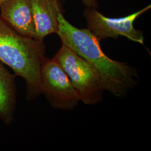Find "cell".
Instances as JSON below:
<instances>
[{
    "label": "cell",
    "instance_id": "1",
    "mask_svg": "<svg viewBox=\"0 0 151 151\" xmlns=\"http://www.w3.org/2000/svg\"><path fill=\"white\" fill-rule=\"evenodd\" d=\"M57 34L62 43L86 60L91 65L104 91L119 98L127 96L138 85L137 70L127 63L112 60L104 53L100 40L89 29H79L58 15Z\"/></svg>",
    "mask_w": 151,
    "mask_h": 151
},
{
    "label": "cell",
    "instance_id": "2",
    "mask_svg": "<svg viewBox=\"0 0 151 151\" xmlns=\"http://www.w3.org/2000/svg\"><path fill=\"white\" fill-rule=\"evenodd\" d=\"M45 51L43 42L22 36L0 17V62L24 79L29 101L42 94L41 67Z\"/></svg>",
    "mask_w": 151,
    "mask_h": 151
},
{
    "label": "cell",
    "instance_id": "3",
    "mask_svg": "<svg viewBox=\"0 0 151 151\" xmlns=\"http://www.w3.org/2000/svg\"><path fill=\"white\" fill-rule=\"evenodd\" d=\"M53 58L69 77L80 101L86 105H96L103 101L104 91L86 60L63 43Z\"/></svg>",
    "mask_w": 151,
    "mask_h": 151
},
{
    "label": "cell",
    "instance_id": "4",
    "mask_svg": "<svg viewBox=\"0 0 151 151\" xmlns=\"http://www.w3.org/2000/svg\"><path fill=\"white\" fill-rule=\"evenodd\" d=\"M42 90L55 109L71 110L80 101L69 77L54 58L45 57L41 67Z\"/></svg>",
    "mask_w": 151,
    "mask_h": 151
},
{
    "label": "cell",
    "instance_id": "5",
    "mask_svg": "<svg viewBox=\"0 0 151 151\" xmlns=\"http://www.w3.org/2000/svg\"><path fill=\"white\" fill-rule=\"evenodd\" d=\"M151 5L130 14L128 16L110 18L103 15L97 9L86 7L83 11L88 29L100 41L108 38L124 37L141 44H144L143 33L134 27V22L141 15L149 10Z\"/></svg>",
    "mask_w": 151,
    "mask_h": 151
},
{
    "label": "cell",
    "instance_id": "6",
    "mask_svg": "<svg viewBox=\"0 0 151 151\" xmlns=\"http://www.w3.org/2000/svg\"><path fill=\"white\" fill-rule=\"evenodd\" d=\"M0 17L20 35L34 39L35 26L30 0H5L0 4Z\"/></svg>",
    "mask_w": 151,
    "mask_h": 151
},
{
    "label": "cell",
    "instance_id": "7",
    "mask_svg": "<svg viewBox=\"0 0 151 151\" xmlns=\"http://www.w3.org/2000/svg\"><path fill=\"white\" fill-rule=\"evenodd\" d=\"M35 26L34 39L43 42L48 35L58 31V15L60 13L58 0H30Z\"/></svg>",
    "mask_w": 151,
    "mask_h": 151
},
{
    "label": "cell",
    "instance_id": "8",
    "mask_svg": "<svg viewBox=\"0 0 151 151\" xmlns=\"http://www.w3.org/2000/svg\"><path fill=\"white\" fill-rule=\"evenodd\" d=\"M16 76L0 62V119L5 124L12 123L17 104Z\"/></svg>",
    "mask_w": 151,
    "mask_h": 151
},
{
    "label": "cell",
    "instance_id": "9",
    "mask_svg": "<svg viewBox=\"0 0 151 151\" xmlns=\"http://www.w3.org/2000/svg\"><path fill=\"white\" fill-rule=\"evenodd\" d=\"M81 2L86 7L95 8L98 7V2L97 0H81Z\"/></svg>",
    "mask_w": 151,
    "mask_h": 151
},
{
    "label": "cell",
    "instance_id": "10",
    "mask_svg": "<svg viewBox=\"0 0 151 151\" xmlns=\"http://www.w3.org/2000/svg\"><path fill=\"white\" fill-rule=\"evenodd\" d=\"M5 0H0V4L3 2V1H4Z\"/></svg>",
    "mask_w": 151,
    "mask_h": 151
}]
</instances>
